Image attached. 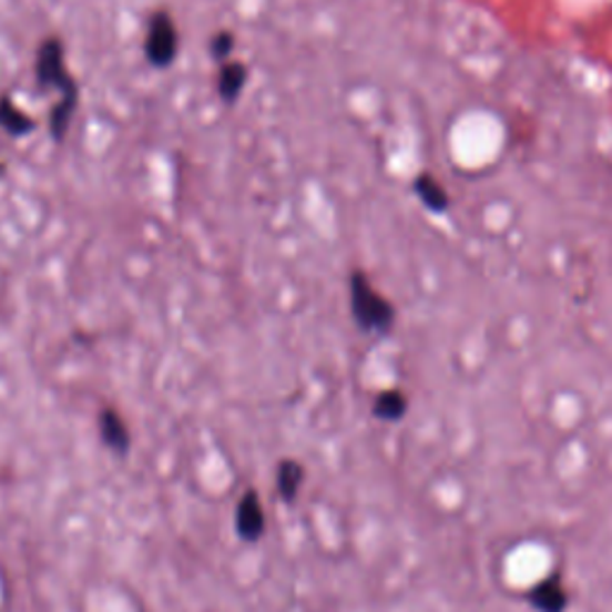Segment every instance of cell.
I'll return each mask as SVG.
<instances>
[{
  "label": "cell",
  "instance_id": "1",
  "mask_svg": "<svg viewBox=\"0 0 612 612\" xmlns=\"http://www.w3.org/2000/svg\"><path fill=\"white\" fill-rule=\"evenodd\" d=\"M34 74L37 84L43 91L53 89L60 94L49 113V134L55 144H60L68 136L76 105H80V86H76L74 76L65 68V45L58 37H45L39 43Z\"/></svg>",
  "mask_w": 612,
  "mask_h": 612
},
{
  "label": "cell",
  "instance_id": "2",
  "mask_svg": "<svg viewBox=\"0 0 612 612\" xmlns=\"http://www.w3.org/2000/svg\"><path fill=\"white\" fill-rule=\"evenodd\" d=\"M347 295L351 320H355L361 333L378 335V338H386V335L392 333L397 320L395 304L378 293L374 283L369 280V275L361 268L349 271Z\"/></svg>",
  "mask_w": 612,
  "mask_h": 612
},
{
  "label": "cell",
  "instance_id": "3",
  "mask_svg": "<svg viewBox=\"0 0 612 612\" xmlns=\"http://www.w3.org/2000/svg\"><path fill=\"white\" fill-rule=\"evenodd\" d=\"M180 53V34L177 24L167 10H156L146 22L144 55L146 63L156 70L171 68Z\"/></svg>",
  "mask_w": 612,
  "mask_h": 612
},
{
  "label": "cell",
  "instance_id": "4",
  "mask_svg": "<svg viewBox=\"0 0 612 612\" xmlns=\"http://www.w3.org/2000/svg\"><path fill=\"white\" fill-rule=\"evenodd\" d=\"M527 601L536 612H564L570 605V595L560 574H550L527 593Z\"/></svg>",
  "mask_w": 612,
  "mask_h": 612
},
{
  "label": "cell",
  "instance_id": "5",
  "mask_svg": "<svg viewBox=\"0 0 612 612\" xmlns=\"http://www.w3.org/2000/svg\"><path fill=\"white\" fill-rule=\"evenodd\" d=\"M235 527L239 539L244 541H258L266 531V517H264V508L262 500L254 491H247L242 496L239 504H237V517H235Z\"/></svg>",
  "mask_w": 612,
  "mask_h": 612
},
{
  "label": "cell",
  "instance_id": "6",
  "mask_svg": "<svg viewBox=\"0 0 612 612\" xmlns=\"http://www.w3.org/2000/svg\"><path fill=\"white\" fill-rule=\"evenodd\" d=\"M411 190H415L419 202L431 211V213H448L450 211V194L442 182L431 173H419L411 182Z\"/></svg>",
  "mask_w": 612,
  "mask_h": 612
},
{
  "label": "cell",
  "instance_id": "7",
  "mask_svg": "<svg viewBox=\"0 0 612 612\" xmlns=\"http://www.w3.org/2000/svg\"><path fill=\"white\" fill-rule=\"evenodd\" d=\"M247 80H249V70L244 63H223L218 68V80H216V86H218V96L225 105H235L237 99L242 96L244 86H247Z\"/></svg>",
  "mask_w": 612,
  "mask_h": 612
},
{
  "label": "cell",
  "instance_id": "8",
  "mask_svg": "<svg viewBox=\"0 0 612 612\" xmlns=\"http://www.w3.org/2000/svg\"><path fill=\"white\" fill-rule=\"evenodd\" d=\"M99 431L103 446H109L115 455H128L130 452V431L125 421L118 415L115 409H103L99 415Z\"/></svg>",
  "mask_w": 612,
  "mask_h": 612
},
{
  "label": "cell",
  "instance_id": "9",
  "mask_svg": "<svg viewBox=\"0 0 612 612\" xmlns=\"http://www.w3.org/2000/svg\"><path fill=\"white\" fill-rule=\"evenodd\" d=\"M0 130L10 136H27L37 130L34 118H29L10 96L0 99Z\"/></svg>",
  "mask_w": 612,
  "mask_h": 612
},
{
  "label": "cell",
  "instance_id": "10",
  "mask_svg": "<svg viewBox=\"0 0 612 612\" xmlns=\"http://www.w3.org/2000/svg\"><path fill=\"white\" fill-rule=\"evenodd\" d=\"M407 395L400 390H382L374 402V417L380 421H400L407 415Z\"/></svg>",
  "mask_w": 612,
  "mask_h": 612
},
{
  "label": "cell",
  "instance_id": "11",
  "mask_svg": "<svg viewBox=\"0 0 612 612\" xmlns=\"http://www.w3.org/2000/svg\"><path fill=\"white\" fill-rule=\"evenodd\" d=\"M304 481V469L295 459H283L278 465V491L285 502H293Z\"/></svg>",
  "mask_w": 612,
  "mask_h": 612
},
{
  "label": "cell",
  "instance_id": "12",
  "mask_svg": "<svg viewBox=\"0 0 612 612\" xmlns=\"http://www.w3.org/2000/svg\"><path fill=\"white\" fill-rule=\"evenodd\" d=\"M235 51V34L233 32H225V29H221V32L213 34L211 39V55L213 60H216L218 65L227 63L230 55H233Z\"/></svg>",
  "mask_w": 612,
  "mask_h": 612
}]
</instances>
